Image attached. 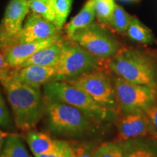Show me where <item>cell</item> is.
I'll return each instance as SVG.
<instances>
[{"instance_id":"obj_1","label":"cell","mask_w":157,"mask_h":157,"mask_svg":"<svg viewBox=\"0 0 157 157\" xmlns=\"http://www.w3.org/2000/svg\"><path fill=\"white\" fill-rule=\"evenodd\" d=\"M3 87L17 128L28 132L36 127L46 113L45 101L39 89L17 81L13 77V71Z\"/></svg>"},{"instance_id":"obj_2","label":"cell","mask_w":157,"mask_h":157,"mask_svg":"<svg viewBox=\"0 0 157 157\" xmlns=\"http://www.w3.org/2000/svg\"><path fill=\"white\" fill-rule=\"evenodd\" d=\"M109 68L119 77L132 83L157 89V66L151 57L137 50L119 51Z\"/></svg>"},{"instance_id":"obj_3","label":"cell","mask_w":157,"mask_h":157,"mask_svg":"<svg viewBox=\"0 0 157 157\" xmlns=\"http://www.w3.org/2000/svg\"><path fill=\"white\" fill-rule=\"evenodd\" d=\"M44 101L66 103L79 109L92 119L105 120L111 117L109 109L100 105L82 90L68 82L52 81L44 85Z\"/></svg>"},{"instance_id":"obj_4","label":"cell","mask_w":157,"mask_h":157,"mask_svg":"<svg viewBox=\"0 0 157 157\" xmlns=\"http://www.w3.org/2000/svg\"><path fill=\"white\" fill-rule=\"evenodd\" d=\"M100 59L72 39H63L53 81H68L98 70Z\"/></svg>"},{"instance_id":"obj_5","label":"cell","mask_w":157,"mask_h":157,"mask_svg":"<svg viewBox=\"0 0 157 157\" xmlns=\"http://www.w3.org/2000/svg\"><path fill=\"white\" fill-rule=\"evenodd\" d=\"M44 101L48 124L52 132L66 136H78L91 127L92 118L79 109L60 102Z\"/></svg>"},{"instance_id":"obj_6","label":"cell","mask_w":157,"mask_h":157,"mask_svg":"<svg viewBox=\"0 0 157 157\" xmlns=\"http://www.w3.org/2000/svg\"><path fill=\"white\" fill-rule=\"evenodd\" d=\"M113 83L118 107L123 114L144 113L157 101V90L154 88L132 83L119 76Z\"/></svg>"},{"instance_id":"obj_7","label":"cell","mask_w":157,"mask_h":157,"mask_svg":"<svg viewBox=\"0 0 157 157\" xmlns=\"http://www.w3.org/2000/svg\"><path fill=\"white\" fill-rule=\"evenodd\" d=\"M68 39L100 60L113 58L121 50V45L117 39L101 25L95 23L76 31Z\"/></svg>"},{"instance_id":"obj_8","label":"cell","mask_w":157,"mask_h":157,"mask_svg":"<svg viewBox=\"0 0 157 157\" xmlns=\"http://www.w3.org/2000/svg\"><path fill=\"white\" fill-rule=\"evenodd\" d=\"M68 83L82 90L100 105L110 110L118 107L113 83L105 73L95 70L84 74Z\"/></svg>"},{"instance_id":"obj_9","label":"cell","mask_w":157,"mask_h":157,"mask_svg":"<svg viewBox=\"0 0 157 157\" xmlns=\"http://www.w3.org/2000/svg\"><path fill=\"white\" fill-rule=\"evenodd\" d=\"M60 32L53 23L31 12L25 18L22 29L15 36L10 44L45 40Z\"/></svg>"},{"instance_id":"obj_10","label":"cell","mask_w":157,"mask_h":157,"mask_svg":"<svg viewBox=\"0 0 157 157\" xmlns=\"http://www.w3.org/2000/svg\"><path fill=\"white\" fill-rule=\"evenodd\" d=\"M62 39L63 36L60 32L45 40L34 42L16 43L9 45L3 49L5 51L6 61L11 68H18L27 59L39 50L61 40Z\"/></svg>"},{"instance_id":"obj_11","label":"cell","mask_w":157,"mask_h":157,"mask_svg":"<svg viewBox=\"0 0 157 157\" xmlns=\"http://www.w3.org/2000/svg\"><path fill=\"white\" fill-rule=\"evenodd\" d=\"M30 11L28 0H10L9 2L1 23L8 45L22 29L23 22Z\"/></svg>"},{"instance_id":"obj_12","label":"cell","mask_w":157,"mask_h":157,"mask_svg":"<svg viewBox=\"0 0 157 157\" xmlns=\"http://www.w3.org/2000/svg\"><path fill=\"white\" fill-rule=\"evenodd\" d=\"M56 67L30 65L25 67L13 68V76L15 79L31 87L39 89L42 85L53 81Z\"/></svg>"},{"instance_id":"obj_13","label":"cell","mask_w":157,"mask_h":157,"mask_svg":"<svg viewBox=\"0 0 157 157\" xmlns=\"http://www.w3.org/2000/svg\"><path fill=\"white\" fill-rule=\"evenodd\" d=\"M123 115L117 123L118 134L121 141L146 137L149 134L148 121L144 113Z\"/></svg>"},{"instance_id":"obj_14","label":"cell","mask_w":157,"mask_h":157,"mask_svg":"<svg viewBox=\"0 0 157 157\" xmlns=\"http://www.w3.org/2000/svg\"><path fill=\"white\" fill-rule=\"evenodd\" d=\"M123 157H157V140L137 137L123 141Z\"/></svg>"},{"instance_id":"obj_15","label":"cell","mask_w":157,"mask_h":157,"mask_svg":"<svg viewBox=\"0 0 157 157\" xmlns=\"http://www.w3.org/2000/svg\"><path fill=\"white\" fill-rule=\"evenodd\" d=\"M63 39H64L63 38L61 40L39 50L38 52L27 59L18 68L25 67L30 65L56 67V65L58 64L60 52H61L62 42Z\"/></svg>"},{"instance_id":"obj_16","label":"cell","mask_w":157,"mask_h":157,"mask_svg":"<svg viewBox=\"0 0 157 157\" xmlns=\"http://www.w3.org/2000/svg\"><path fill=\"white\" fill-rule=\"evenodd\" d=\"M95 18V6L93 0H87L77 15L65 26V32L70 38L76 31L87 27L93 23Z\"/></svg>"},{"instance_id":"obj_17","label":"cell","mask_w":157,"mask_h":157,"mask_svg":"<svg viewBox=\"0 0 157 157\" xmlns=\"http://www.w3.org/2000/svg\"><path fill=\"white\" fill-rule=\"evenodd\" d=\"M25 139L34 156L49 152L54 148L56 143V140L52 139L48 133L32 129L27 132Z\"/></svg>"},{"instance_id":"obj_18","label":"cell","mask_w":157,"mask_h":157,"mask_svg":"<svg viewBox=\"0 0 157 157\" xmlns=\"http://www.w3.org/2000/svg\"><path fill=\"white\" fill-rule=\"evenodd\" d=\"M127 34L133 41L141 44H151L154 39L152 31L135 17L131 18Z\"/></svg>"},{"instance_id":"obj_19","label":"cell","mask_w":157,"mask_h":157,"mask_svg":"<svg viewBox=\"0 0 157 157\" xmlns=\"http://www.w3.org/2000/svg\"><path fill=\"white\" fill-rule=\"evenodd\" d=\"M0 157H31L21 137L10 134L6 138Z\"/></svg>"},{"instance_id":"obj_20","label":"cell","mask_w":157,"mask_h":157,"mask_svg":"<svg viewBox=\"0 0 157 157\" xmlns=\"http://www.w3.org/2000/svg\"><path fill=\"white\" fill-rule=\"evenodd\" d=\"M95 17L102 24H110L116 4L114 0H93Z\"/></svg>"},{"instance_id":"obj_21","label":"cell","mask_w":157,"mask_h":157,"mask_svg":"<svg viewBox=\"0 0 157 157\" xmlns=\"http://www.w3.org/2000/svg\"><path fill=\"white\" fill-rule=\"evenodd\" d=\"M73 0H53L55 19L53 23L59 31L63 28L71 10Z\"/></svg>"},{"instance_id":"obj_22","label":"cell","mask_w":157,"mask_h":157,"mask_svg":"<svg viewBox=\"0 0 157 157\" xmlns=\"http://www.w3.org/2000/svg\"><path fill=\"white\" fill-rule=\"evenodd\" d=\"M131 18H132V16H130L122 7L116 4L110 24L112 25L113 28L118 33L124 34H127Z\"/></svg>"},{"instance_id":"obj_23","label":"cell","mask_w":157,"mask_h":157,"mask_svg":"<svg viewBox=\"0 0 157 157\" xmlns=\"http://www.w3.org/2000/svg\"><path fill=\"white\" fill-rule=\"evenodd\" d=\"M30 10L37 13L53 23L55 13L53 7V0H28Z\"/></svg>"},{"instance_id":"obj_24","label":"cell","mask_w":157,"mask_h":157,"mask_svg":"<svg viewBox=\"0 0 157 157\" xmlns=\"http://www.w3.org/2000/svg\"><path fill=\"white\" fill-rule=\"evenodd\" d=\"M93 157H123L121 143L106 142L102 143L93 151Z\"/></svg>"},{"instance_id":"obj_25","label":"cell","mask_w":157,"mask_h":157,"mask_svg":"<svg viewBox=\"0 0 157 157\" xmlns=\"http://www.w3.org/2000/svg\"><path fill=\"white\" fill-rule=\"evenodd\" d=\"M35 157H74L73 148L68 143L56 140V146L52 150Z\"/></svg>"},{"instance_id":"obj_26","label":"cell","mask_w":157,"mask_h":157,"mask_svg":"<svg viewBox=\"0 0 157 157\" xmlns=\"http://www.w3.org/2000/svg\"><path fill=\"white\" fill-rule=\"evenodd\" d=\"M148 121L149 134L157 140V101L144 111Z\"/></svg>"},{"instance_id":"obj_27","label":"cell","mask_w":157,"mask_h":157,"mask_svg":"<svg viewBox=\"0 0 157 157\" xmlns=\"http://www.w3.org/2000/svg\"><path fill=\"white\" fill-rule=\"evenodd\" d=\"M12 71L13 68L10 67L6 61L5 51L2 48H0V82L2 85L10 78Z\"/></svg>"},{"instance_id":"obj_28","label":"cell","mask_w":157,"mask_h":157,"mask_svg":"<svg viewBox=\"0 0 157 157\" xmlns=\"http://www.w3.org/2000/svg\"><path fill=\"white\" fill-rule=\"evenodd\" d=\"M9 111L6 106L4 99L0 100V126H7L10 124Z\"/></svg>"},{"instance_id":"obj_29","label":"cell","mask_w":157,"mask_h":157,"mask_svg":"<svg viewBox=\"0 0 157 157\" xmlns=\"http://www.w3.org/2000/svg\"><path fill=\"white\" fill-rule=\"evenodd\" d=\"M73 151L74 157H93V151L87 146H79L73 148Z\"/></svg>"},{"instance_id":"obj_30","label":"cell","mask_w":157,"mask_h":157,"mask_svg":"<svg viewBox=\"0 0 157 157\" xmlns=\"http://www.w3.org/2000/svg\"><path fill=\"white\" fill-rule=\"evenodd\" d=\"M7 45H8V42L5 36L2 23H0V48H5Z\"/></svg>"},{"instance_id":"obj_31","label":"cell","mask_w":157,"mask_h":157,"mask_svg":"<svg viewBox=\"0 0 157 157\" xmlns=\"http://www.w3.org/2000/svg\"><path fill=\"white\" fill-rule=\"evenodd\" d=\"M10 135V133H8L7 132H4V131L0 129V153H1L2 149L3 148L4 143L7 137Z\"/></svg>"},{"instance_id":"obj_32","label":"cell","mask_w":157,"mask_h":157,"mask_svg":"<svg viewBox=\"0 0 157 157\" xmlns=\"http://www.w3.org/2000/svg\"><path fill=\"white\" fill-rule=\"evenodd\" d=\"M121 1H125V2H138L140 0H121Z\"/></svg>"},{"instance_id":"obj_33","label":"cell","mask_w":157,"mask_h":157,"mask_svg":"<svg viewBox=\"0 0 157 157\" xmlns=\"http://www.w3.org/2000/svg\"><path fill=\"white\" fill-rule=\"evenodd\" d=\"M1 99H3V98H2V95H1V92H0V100Z\"/></svg>"}]
</instances>
